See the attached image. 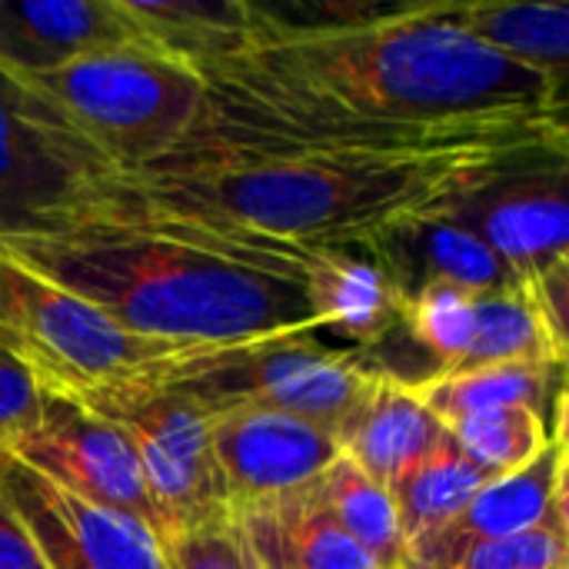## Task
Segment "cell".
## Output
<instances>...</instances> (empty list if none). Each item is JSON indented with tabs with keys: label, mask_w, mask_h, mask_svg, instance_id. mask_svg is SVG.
<instances>
[{
	"label": "cell",
	"mask_w": 569,
	"mask_h": 569,
	"mask_svg": "<svg viewBox=\"0 0 569 569\" xmlns=\"http://www.w3.org/2000/svg\"><path fill=\"white\" fill-rule=\"evenodd\" d=\"M3 460H7V453H0V463H3Z\"/></svg>",
	"instance_id": "obj_33"
},
{
	"label": "cell",
	"mask_w": 569,
	"mask_h": 569,
	"mask_svg": "<svg viewBox=\"0 0 569 569\" xmlns=\"http://www.w3.org/2000/svg\"><path fill=\"white\" fill-rule=\"evenodd\" d=\"M0 569H47L33 537L0 497Z\"/></svg>",
	"instance_id": "obj_31"
},
{
	"label": "cell",
	"mask_w": 569,
	"mask_h": 569,
	"mask_svg": "<svg viewBox=\"0 0 569 569\" xmlns=\"http://www.w3.org/2000/svg\"><path fill=\"white\" fill-rule=\"evenodd\" d=\"M547 523H569L567 430L557 433L523 470L493 477L450 527L407 550V567L453 569L467 550L480 543L507 540Z\"/></svg>",
	"instance_id": "obj_13"
},
{
	"label": "cell",
	"mask_w": 569,
	"mask_h": 569,
	"mask_svg": "<svg viewBox=\"0 0 569 569\" xmlns=\"http://www.w3.org/2000/svg\"><path fill=\"white\" fill-rule=\"evenodd\" d=\"M143 43L117 0H0V70L33 77L93 50Z\"/></svg>",
	"instance_id": "obj_14"
},
{
	"label": "cell",
	"mask_w": 569,
	"mask_h": 569,
	"mask_svg": "<svg viewBox=\"0 0 569 569\" xmlns=\"http://www.w3.org/2000/svg\"><path fill=\"white\" fill-rule=\"evenodd\" d=\"M43 413V387L27 367L0 350V453H10Z\"/></svg>",
	"instance_id": "obj_29"
},
{
	"label": "cell",
	"mask_w": 569,
	"mask_h": 569,
	"mask_svg": "<svg viewBox=\"0 0 569 569\" xmlns=\"http://www.w3.org/2000/svg\"><path fill=\"white\" fill-rule=\"evenodd\" d=\"M367 247L390 270L403 297L430 283H447L470 297L517 287L510 267L453 213L420 217L413 223L383 233Z\"/></svg>",
	"instance_id": "obj_15"
},
{
	"label": "cell",
	"mask_w": 569,
	"mask_h": 569,
	"mask_svg": "<svg viewBox=\"0 0 569 569\" xmlns=\"http://www.w3.org/2000/svg\"><path fill=\"white\" fill-rule=\"evenodd\" d=\"M67 397L107 420L130 443L160 513L163 543L177 533L230 517L213 457V417L200 403L147 380L143 373Z\"/></svg>",
	"instance_id": "obj_7"
},
{
	"label": "cell",
	"mask_w": 569,
	"mask_h": 569,
	"mask_svg": "<svg viewBox=\"0 0 569 569\" xmlns=\"http://www.w3.org/2000/svg\"><path fill=\"white\" fill-rule=\"evenodd\" d=\"M473 300L470 293L430 283L403 297L400 330L410 337L413 347L433 357L437 370H453L470 350L473 340Z\"/></svg>",
	"instance_id": "obj_26"
},
{
	"label": "cell",
	"mask_w": 569,
	"mask_h": 569,
	"mask_svg": "<svg viewBox=\"0 0 569 569\" xmlns=\"http://www.w3.org/2000/svg\"><path fill=\"white\" fill-rule=\"evenodd\" d=\"M140 193L73 123L0 70V243L120 220Z\"/></svg>",
	"instance_id": "obj_5"
},
{
	"label": "cell",
	"mask_w": 569,
	"mask_h": 569,
	"mask_svg": "<svg viewBox=\"0 0 569 569\" xmlns=\"http://www.w3.org/2000/svg\"><path fill=\"white\" fill-rule=\"evenodd\" d=\"M17 80L73 123L127 180L173 150L207 100L203 77L150 43L93 50Z\"/></svg>",
	"instance_id": "obj_4"
},
{
	"label": "cell",
	"mask_w": 569,
	"mask_h": 569,
	"mask_svg": "<svg viewBox=\"0 0 569 569\" xmlns=\"http://www.w3.org/2000/svg\"><path fill=\"white\" fill-rule=\"evenodd\" d=\"M237 63L307 103L390 127L567 117V90L470 37L450 0L400 3L363 27L267 43Z\"/></svg>",
	"instance_id": "obj_3"
},
{
	"label": "cell",
	"mask_w": 569,
	"mask_h": 569,
	"mask_svg": "<svg viewBox=\"0 0 569 569\" xmlns=\"http://www.w3.org/2000/svg\"><path fill=\"white\" fill-rule=\"evenodd\" d=\"M317 503L333 517V523L363 547L380 567L400 569L407 563V543L400 533L397 507L387 487L370 480L343 453L310 483Z\"/></svg>",
	"instance_id": "obj_23"
},
{
	"label": "cell",
	"mask_w": 569,
	"mask_h": 569,
	"mask_svg": "<svg viewBox=\"0 0 569 569\" xmlns=\"http://www.w3.org/2000/svg\"><path fill=\"white\" fill-rule=\"evenodd\" d=\"M400 569H413V567H407V563H403V567H400Z\"/></svg>",
	"instance_id": "obj_34"
},
{
	"label": "cell",
	"mask_w": 569,
	"mask_h": 569,
	"mask_svg": "<svg viewBox=\"0 0 569 569\" xmlns=\"http://www.w3.org/2000/svg\"><path fill=\"white\" fill-rule=\"evenodd\" d=\"M0 350L47 393H87L173 353L120 330L87 300L0 253Z\"/></svg>",
	"instance_id": "obj_8"
},
{
	"label": "cell",
	"mask_w": 569,
	"mask_h": 569,
	"mask_svg": "<svg viewBox=\"0 0 569 569\" xmlns=\"http://www.w3.org/2000/svg\"><path fill=\"white\" fill-rule=\"evenodd\" d=\"M140 373L190 397L210 417L233 407H270L337 433L380 370L360 350H333L313 333H290L173 350Z\"/></svg>",
	"instance_id": "obj_6"
},
{
	"label": "cell",
	"mask_w": 569,
	"mask_h": 569,
	"mask_svg": "<svg viewBox=\"0 0 569 569\" xmlns=\"http://www.w3.org/2000/svg\"><path fill=\"white\" fill-rule=\"evenodd\" d=\"M447 433L463 450V457L477 463L490 480L523 470L557 437L553 427L530 407L470 413L447 423Z\"/></svg>",
	"instance_id": "obj_25"
},
{
	"label": "cell",
	"mask_w": 569,
	"mask_h": 569,
	"mask_svg": "<svg viewBox=\"0 0 569 569\" xmlns=\"http://www.w3.org/2000/svg\"><path fill=\"white\" fill-rule=\"evenodd\" d=\"M210 437L230 517L310 487L340 457L330 430L270 407L223 410Z\"/></svg>",
	"instance_id": "obj_11"
},
{
	"label": "cell",
	"mask_w": 569,
	"mask_h": 569,
	"mask_svg": "<svg viewBox=\"0 0 569 569\" xmlns=\"http://www.w3.org/2000/svg\"><path fill=\"white\" fill-rule=\"evenodd\" d=\"M450 17L500 57L567 90L569 7L550 0H450Z\"/></svg>",
	"instance_id": "obj_21"
},
{
	"label": "cell",
	"mask_w": 569,
	"mask_h": 569,
	"mask_svg": "<svg viewBox=\"0 0 569 569\" xmlns=\"http://www.w3.org/2000/svg\"><path fill=\"white\" fill-rule=\"evenodd\" d=\"M233 520L270 569H387L333 523L310 487Z\"/></svg>",
	"instance_id": "obj_20"
},
{
	"label": "cell",
	"mask_w": 569,
	"mask_h": 569,
	"mask_svg": "<svg viewBox=\"0 0 569 569\" xmlns=\"http://www.w3.org/2000/svg\"><path fill=\"white\" fill-rule=\"evenodd\" d=\"M520 287L530 300V307L537 310V317L543 320V327L550 330V337L569 347L567 337V293H569V257L557 260L530 277H520Z\"/></svg>",
	"instance_id": "obj_30"
},
{
	"label": "cell",
	"mask_w": 569,
	"mask_h": 569,
	"mask_svg": "<svg viewBox=\"0 0 569 569\" xmlns=\"http://www.w3.org/2000/svg\"><path fill=\"white\" fill-rule=\"evenodd\" d=\"M167 569H240L243 527L233 517L177 533L163 543Z\"/></svg>",
	"instance_id": "obj_28"
},
{
	"label": "cell",
	"mask_w": 569,
	"mask_h": 569,
	"mask_svg": "<svg viewBox=\"0 0 569 569\" xmlns=\"http://www.w3.org/2000/svg\"><path fill=\"white\" fill-rule=\"evenodd\" d=\"M0 497L47 569H167L163 540L147 523L67 493L13 457L0 463Z\"/></svg>",
	"instance_id": "obj_10"
},
{
	"label": "cell",
	"mask_w": 569,
	"mask_h": 569,
	"mask_svg": "<svg viewBox=\"0 0 569 569\" xmlns=\"http://www.w3.org/2000/svg\"><path fill=\"white\" fill-rule=\"evenodd\" d=\"M307 293L317 327L347 337L353 350L367 353L400 330L403 293L370 247L320 250L307 273Z\"/></svg>",
	"instance_id": "obj_17"
},
{
	"label": "cell",
	"mask_w": 569,
	"mask_h": 569,
	"mask_svg": "<svg viewBox=\"0 0 569 569\" xmlns=\"http://www.w3.org/2000/svg\"><path fill=\"white\" fill-rule=\"evenodd\" d=\"M240 569H270L267 567V560L253 550V543L247 540V533H243V553H240Z\"/></svg>",
	"instance_id": "obj_32"
},
{
	"label": "cell",
	"mask_w": 569,
	"mask_h": 569,
	"mask_svg": "<svg viewBox=\"0 0 569 569\" xmlns=\"http://www.w3.org/2000/svg\"><path fill=\"white\" fill-rule=\"evenodd\" d=\"M569 523H547L507 540L480 543L453 569H569Z\"/></svg>",
	"instance_id": "obj_27"
},
{
	"label": "cell",
	"mask_w": 569,
	"mask_h": 569,
	"mask_svg": "<svg viewBox=\"0 0 569 569\" xmlns=\"http://www.w3.org/2000/svg\"><path fill=\"white\" fill-rule=\"evenodd\" d=\"M487 483L490 477L477 463H470L447 433L417 467H410L390 487L407 550L450 527Z\"/></svg>",
	"instance_id": "obj_22"
},
{
	"label": "cell",
	"mask_w": 569,
	"mask_h": 569,
	"mask_svg": "<svg viewBox=\"0 0 569 569\" xmlns=\"http://www.w3.org/2000/svg\"><path fill=\"white\" fill-rule=\"evenodd\" d=\"M333 437L347 460L390 490L447 437V427L407 383L377 373Z\"/></svg>",
	"instance_id": "obj_16"
},
{
	"label": "cell",
	"mask_w": 569,
	"mask_h": 569,
	"mask_svg": "<svg viewBox=\"0 0 569 569\" xmlns=\"http://www.w3.org/2000/svg\"><path fill=\"white\" fill-rule=\"evenodd\" d=\"M563 373L567 367H553V363H493V367L450 370V373L440 370L413 383L410 390L443 427L483 410L530 407L553 427V433H560L567 430Z\"/></svg>",
	"instance_id": "obj_19"
},
{
	"label": "cell",
	"mask_w": 569,
	"mask_h": 569,
	"mask_svg": "<svg viewBox=\"0 0 569 569\" xmlns=\"http://www.w3.org/2000/svg\"><path fill=\"white\" fill-rule=\"evenodd\" d=\"M137 37L197 73L247 57L260 43L250 0H117Z\"/></svg>",
	"instance_id": "obj_18"
},
{
	"label": "cell",
	"mask_w": 569,
	"mask_h": 569,
	"mask_svg": "<svg viewBox=\"0 0 569 569\" xmlns=\"http://www.w3.org/2000/svg\"><path fill=\"white\" fill-rule=\"evenodd\" d=\"M567 173L569 153L513 163L470 190L450 213L470 227L517 280L530 277L569 257Z\"/></svg>",
	"instance_id": "obj_12"
},
{
	"label": "cell",
	"mask_w": 569,
	"mask_h": 569,
	"mask_svg": "<svg viewBox=\"0 0 569 569\" xmlns=\"http://www.w3.org/2000/svg\"><path fill=\"white\" fill-rule=\"evenodd\" d=\"M493 363L567 367V347H560L550 337V330L530 307L520 280L510 290L483 293L473 300V340H470L467 357L453 370H473V367H493Z\"/></svg>",
	"instance_id": "obj_24"
},
{
	"label": "cell",
	"mask_w": 569,
	"mask_h": 569,
	"mask_svg": "<svg viewBox=\"0 0 569 569\" xmlns=\"http://www.w3.org/2000/svg\"><path fill=\"white\" fill-rule=\"evenodd\" d=\"M0 253L167 350L313 333L307 273L320 250L150 203Z\"/></svg>",
	"instance_id": "obj_1"
},
{
	"label": "cell",
	"mask_w": 569,
	"mask_h": 569,
	"mask_svg": "<svg viewBox=\"0 0 569 569\" xmlns=\"http://www.w3.org/2000/svg\"><path fill=\"white\" fill-rule=\"evenodd\" d=\"M543 153H569L567 117L510 120L420 150L167 153L130 183L157 210L330 250L367 247L403 223L450 213L493 173Z\"/></svg>",
	"instance_id": "obj_2"
},
{
	"label": "cell",
	"mask_w": 569,
	"mask_h": 569,
	"mask_svg": "<svg viewBox=\"0 0 569 569\" xmlns=\"http://www.w3.org/2000/svg\"><path fill=\"white\" fill-rule=\"evenodd\" d=\"M7 457L80 500L147 523L163 540L160 513L130 443L73 397L43 390L40 423Z\"/></svg>",
	"instance_id": "obj_9"
}]
</instances>
